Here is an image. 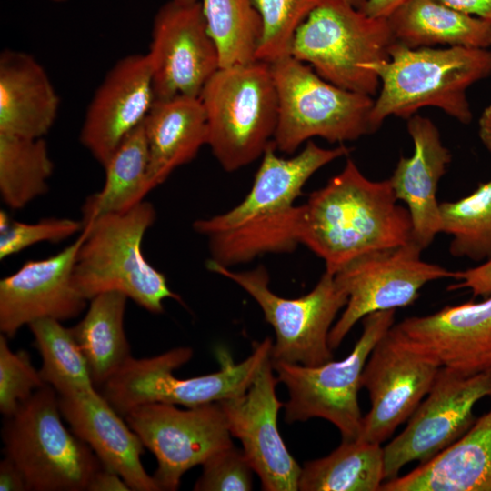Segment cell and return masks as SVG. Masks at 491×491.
<instances>
[{"mask_svg": "<svg viewBox=\"0 0 491 491\" xmlns=\"http://www.w3.org/2000/svg\"><path fill=\"white\" fill-rule=\"evenodd\" d=\"M274 142L262 155L251 190L229 211L193 224L195 232L212 237L219 259L233 266L266 253L293 251L299 243L300 205L294 203L307 180L330 162L347 155L343 144L324 148L308 141L291 158L279 157Z\"/></svg>", "mask_w": 491, "mask_h": 491, "instance_id": "6da1fadb", "label": "cell"}, {"mask_svg": "<svg viewBox=\"0 0 491 491\" xmlns=\"http://www.w3.org/2000/svg\"><path fill=\"white\" fill-rule=\"evenodd\" d=\"M298 237L334 275L366 253L411 241L412 222L389 178L371 180L348 158L300 205Z\"/></svg>", "mask_w": 491, "mask_h": 491, "instance_id": "7a4b0ae2", "label": "cell"}, {"mask_svg": "<svg viewBox=\"0 0 491 491\" xmlns=\"http://www.w3.org/2000/svg\"><path fill=\"white\" fill-rule=\"evenodd\" d=\"M368 69L380 82L371 112L375 132L390 116L407 120L425 107L438 108L466 125L473 118L466 93L491 75V49L411 48L395 42L388 59Z\"/></svg>", "mask_w": 491, "mask_h": 491, "instance_id": "3957f363", "label": "cell"}, {"mask_svg": "<svg viewBox=\"0 0 491 491\" xmlns=\"http://www.w3.org/2000/svg\"><path fill=\"white\" fill-rule=\"evenodd\" d=\"M156 217L152 204L142 201L125 212L103 215L85 225V239L78 250L73 284L90 301L110 291L125 294L153 314L164 312L163 302L182 303L165 276L145 257L142 243Z\"/></svg>", "mask_w": 491, "mask_h": 491, "instance_id": "277c9868", "label": "cell"}, {"mask_svg": "<svg viewBox=\"0 0 491 491\" xmlns=\"http://www.w3.org/2000/svg\"><path fill=\"white\" fill-rule=\"evenodd\" d=\"M199 99L206 115L207 145L225 171L262 157L273 142L278 115L269 64L255 60L220 67Z\"/></svg>", "mask_w": 491, "mask_h": 491, "instance_id": "5b68a950", "label": "cell"}, {"mask_svg": "<svg viewBox=\"0 0 491 491\" xmlns=\"http://www.w3.org/2000/svg\"><path fill=\"white\" fill-rule=\"evenodd\" d=\"M270 337L258 343L253 353L240 363L219 355L218 371L180 378L174 371L193 356L191 347H175L160 355L127 362L101 387L100 393L123 417L133 408L152 403L195 407L244 394L263 364L270 358Z\"/></svg>", "mask_w": 491, "mask_h": 491, "instance_id": "8992f818", "label": "cell"}, {"mask_svg": "<svg viewBox=\"0 0 491 491\" xmlns=\"http://www.w3.org/2000/svg\"><path fill=\"white\" fill-rule=\"evenodd\" d=\"M394 43L387 19L323 0L298 27L291 55L329 83L373 97L380 82L368 66L388 59Z\"/></svg>", "mask_w": 491, "mask_h": 491, "instance_id": "52a82bcc", "label": "cell"}, {"mask_svg": "<svg viewBox=\"0 0 491 491\" xmlns=\"http://www.w3.org/2000/svg\"><path fill=\"white\" fill-rule=\"evenodd\" d=\"M56 391L46 385L5 417V456L22 471L29 491H85L101 462L62 421Z\"/></svg>", "mask_w": 491, "mask_h": 491, "instance_id": "ba28073f", "label": "cell"}, {"mask_svg": "<svg viewBox=\"0 0 491 491\" xmlns=\"http://www.w3.org/2000/svg\"><path fill=\"white\" fill-rule=\"evenodd\" d=\"M269 65L278 101L277 150L292 154L312 137L343 144L375 132L372 96L329 83L292 55Z\"/></svg>", "mask_w": 491, "mask_h": 491, "instance_id": "9c48e42d", "label": "cell"}, {"mask_svg": "<svg viewBox=\"0 0 491 491\" xmlns=\"http://www.w3.org/2000/svg\"><path fill=\"white\" fill-rule=\"evenodd\" d=\"M395 315L396 309H390L365 316L359 339L340 361L314 366L271 361L288 392L285 422L323 418L338 429L342 441L358 439L364 417L358 404L363 370L374 346L394 325Z\"/></svg>", "mask_w": 491, "mask_h": 491, "instance_id": "30bf717a", "label": "cell"}, {"mask_svg": "<svg viewBox=\"0 0 491 491\" xmlns=\"http://www.w3.org/2000/svg\"><path fill=\"white\" fill-rule=\"evenodd\" d=\"M206 266L236 283L258 304L276 334L271 361L314 366L334 360L328 336L348 296L333 274L325 271L306 295L286 298L269 288V276L264 266L235 272L211 259Z\"/></svg>", "mask_w": 491, "mask_h": 491, "instance_id": "8fae6325", "label": "cell"}, {"mask_svg": "<svg viewBox=\"0 0 491 491\" xmlns=\"http://www.w3.org/2000/svg\"><path fill=\"white\" fill-rule=\"evenodd\" d=\"M423 249L413 240L366 253L334 274L348 299L333 325L328 344L337 348L352 327L369 314L406 307L433 281L456 277V272L424 261Z\"/></svg>", "mask_w": 491, "mask_h": 491, "instance_id": "7c38bea8", "label": "cell"}, {"mask_svg": "<svg viewBox=\"0 0 491 491\" xmlns=\"http://www.w3.org/2000/svg\"><path fill=\"white\" fill-rule=\"evenodd\" d=\"M125 419L156 458L153 477L160 491L177 490L185 472L233 446L218 402L186 409L145 404L133 408Z\"/></svg>", "mask_w": 491, "mask_h": 491, "instance_id": "4fadbf2b", "label": "cell"}, {"mask_svg": "<svg viewBox=\"0 0 491 491\" xmlns=\"http://www.w3.org/2000/svg\"><path fill=\"white\" fill-rule=\"evenodd\" d=\"M427 395L406 427L383 447L385 481L410 462L430 460L470 428L475 405L491 396V366L470 375L441 367Z\"/></svg>", "mask_w": 491, "mask_h": 491, "instance_id": "5bb4252c", "label": "cell"}, {"mask_svg": "<svg viewBox=\"0 0 491 491\" xmlns=\"http://www.w3.org/2000/svg\"><path fill=\"white\" fill-rule=\"evenodd\" d=\"M393 326L374 346L361 377L370 409L363 417L358 439L371 443H383L410 418L441 368L404 340Z\"/></svg>", "mask_w": 491, "mask_h": 491, "instance_id": "9a60e30c", "label": "cell"}, {"mask_svg": "<svg viewBox=\"0 0 491 491\" xmlns=\"http://www.w3.org/2000/svg\"><path fill=\"white\" fill-rule=\"evenodd\" d=\"M147 55L154 100L199 97L220 68L219 51L208 33L201 2L185 5L171 0L163 5L154 19Z\"/></svg>", "mask_w": 491, "mask_h": 491, "instance_id": "2e32d148", "label": "cell"}, {"mask_svg": "<svg viewBox=\"0 0 491 491\" xmlns=\"http://www.w3.org/2000/svg\"><path fill=\"white\" fill-rule=\"evenodd\" d=\"M278 379L267 359L247 390L218 402L232 436L238 438L265 491L298 490L302 467L286 448L277 427L284 404L276 393Z\"/></svg>", "mask_w": 491, "mask_h": 491, "instance_id": "e0dca14e", "label": "cell"}, {"mask_svg": "<svg viewBox=\"0 0 491 491\" xmlns=\"http://www.w3.org/2000/svg\"><path fill=\"white\" fill-rule=\"evenodd\" d=\"M84 230L75 241L57 254L27 260L0 280V331L8 338L35 320L65 321L78 316L87 300L75 289L73 272Z\"/></svg>", "mask_w": 491, "mask_h": 491, "instance_id": "ac0fdd59", "label": "cell"}, {"mask_svg": "<svg viewBox=\"0 0 491 491\" xmlns=\"http://www.w3.org/2000/svg\"><path fill=\"white\" fill-rule=\"evenodd\" d=\"M154 103L153 72L147 54L129 55L107 72L95 91L80 132L82 145L104 167Z\"/></svg>", "mask_w": 491, "mask_h": 491, "instance_id": "d6986e66", "label": "cell"}, {"mask_svg": "<svg viewBox=\"0 0 491 491\" xmlns=\"http://www.w3.org/2000/svg\"><path fill=\"white\" fill-rule=\"evenodd\" d=\"M393 327L441 367L470 375L491 366V296L406 317Z\"/></svg>", "mask_w": 491, "mask_h": 491, "instance_id": "ffe728a7", "label": "cell"}, {"mask_svg": "<svg viewBox=\"0 0 491 491\" xmlns=\"http://www.w3.org/2000/svg\"><path fill=\"white\" fill-rule=\"evenodd\" d=\"M414 151L401 156L389 178L398 200L406 205L412 222V240L423 250L441 233L436 192L452 160L434 122L416 114L407 119Z\"/></svg>", "mask_w": 491, "mask_h": 491, "instance_id": "44dd1931", "label": "cell"}, {"mask_svg": "<svg viewBox=\"0 0 491 491\" xmlns=\"http://www.w3.org/2000/svg\"><path fill=\"white\" fill-rule=\"evenodd\" d=\"M58 398L63 418L103 466L119 474L132 491H160L142 464V440L98 390Z\"/></svg>", "mask_w": 491, "mask_h": 491, "instance_id": "7402d4cb", "label": "cell"}, {"mask_svg": "<svg viewBox=\"0 0 491 491\" xmlns=\"http://www.w3.org/2000/svg\"><path fill=\"white\" fill-rule=\"evenodd\" d=\"M380 490L491 491V408L450 446Z\"/></svg>", "mask_w": 491, "mask_h": 491, "instance_id": "603a6c76", "label": "cell"}, {"mask_svg": "<svg viewBox=\"0 0 491 491\" xmlns=\"http://www.w3.org/2000/svg\"><path fill=\"white\" fill-rule=\"evenodd\" d=\"M59 96L44 67L25 52L0 55V133L43 138L55 122Z\"/></svg>", "mask_w": 491, "mask_h": 491, "instance_id": "cb8c5ba5", "label": "cell"}, {"mask_svg": "<svg viewBox=\"0 0 491 491\" xmlns=\"http://www.w3.org/2000/svg\"><path fill=\"white\" fill-rule=\"evenodd\" d=\"M148 154V177L154 188L179 166L191 162L207 145V121L196 96L154 100L143 121Z\"/></svg>", "mask_w": 491, "mask_h": 491, "instance_id": "d4e9b609", "label": "cell"}, {"mask_svg": "<svg viewBox=\"0 0 491 491\" xmlns=\"http://www.w3.org/2000/svg\"><path fill=\"white\" fill-rule=\"evenodd\" d=\"M387 22L395 42L411 48L491 47V23L438 0H408Z\"/></svg>", "mask_w": 491, "mask_h": 491, "instance_id": "484cf974", "label": "cell"}, {"mask_svg": "<svg viewBox=\"0 0 491 491\" xmlns=\"http://www.w3.org/2000/svg\"><path fill=\"white\" fill-rule=\"evenodd\" d=\"M127 299L116 291L99 294L90 300L83 319L71 327L99 389L132 357L124 328Z\"/></svg>", "mask_w": 491, "mask_h": 491, "instance_id": "4316f807", "label": "cell"}, {"mask_svg": "<svg viewBox=\"0 0 491 491\" xmlns=\"http://www.w3.org/2000/svg\"><path fill=\"white\" fill-rule=\"evenodd\" d=\"M148 165V147L142 123L124 139L104 166V185L90 195L82 206L83 225L105 215L125 212L144 201L153 190Z\"/></svg>", "mask_w": 491, "mask_h": 491, "instance_id": "83f0119b", "label": "cell"}, {"mask_svg": "<svg viewBox=\"0 0 491 491\" xmlns=\"http://www.w3.org/2000/svg\"><path fill=\"white\" fill-rule=\"evenodd\" d=\"M385 482L384 448L361 439L342 441L328 456L307 461L301 491H379Z\"/></svg>", "mask_w": 491, "mask_h": 491, "instance_id": "f1b7e54d", "label": "cell"}, {"mask_svg": "<svg viewBox=\"0 0 491 491\" xmlns=\"http://www.w3.org/2000/svg\"><path fill=\"white\" fill-rule=\"evenodd\" d=\"M54 163L43 138L0 133V196L19 210L48 191Z\"/></svg>", "mask_w": 491, "mask_h": 491, "instance_id": "f546056e", "label": "cell"}, {"mask_svg": "<svg viewBox=\"0 0 491 491\" xmlns=\"http://www.w3.org/2000/svg\"><path fill=\"white\" fill-rule=\"evenodd\" d=\"M28 326L42 358L40 375L58 396L97 390L71 327L53 318L38 319Z\"/></svg>", "mask_w": 491, "mask_h": 491, "instance_id": "4dcf8cb0", "label": "cell"}, {"mask_svg": "<svg viewBox=\"0 0 491 491\" xmlns=\"http://www.w3.org/2000/svg\"><path fill=\"white\" fill-rule=\"evenodd\" d=\"M208 33L220 55V67L256 60L261 18L252 0H201Z\"/></svg>", "mask_w": 491, "mask_h": 491, "instance_id": "1f68e13d", "label": "cell"}, {"mask_svg": "<svg viewBox=\"0 0 491 491\" xmlns=\"http://www.w3.org/2000/svg\"><path fill=\"white\" fill-rule=\"evenodd\" d=\"M441 233L452 235L450 254L481 261L491 257V179L469 195L439 203Z\"/></svg>", "mask_w": 491, "mask_h": 491, "instance_id": "d6a6232c", "label": "cell"}, {"mask_svg": "<svg viewBox=\"0 0 491 491\" xmlns=\"http://www.w3.org/2000/svg\"><path fill=\"white\" fill-rule=\"evenodd\" d=\"M322 1L252 0L262 23L256 60L271 64L291 55L298 27Z\"/></svg>", "mask_w": 491, "mask_h": 491, "instance_id": "836d02e7", "label": "cell"}, {"mask_svg": "<svg viewBox=\"0 0 491 491\" xmlns=\"http://www.w3.org/2000/svg\"><path fill=\"white\" fill-rule=\"evenodd\" d=\"M0 335V412L12 416L35 391L46 386L26 350L13 351Z\"/></svg>", "mask_w": 491, "mask_h": 491, "instance_id": "e575fe53", "label": "cell"}, {"mask_svg": "<svg viewBox=\"0 0 491 491\" xmlns=\"http://www.w3.org/2000/svg\"><path fill=\"white\" fill-rule=\"evenodd\" d=\"M84 228L82 221L71 218L48 217L36 223L13 221L0 213V259L20 253L37 243L62 242Z\"/></svg>", "mask_w": 491, "mask_h": 491, "instance_id": "d590c367", "label": "cell"}, {"mask_svg": "<svg viewBox=\"0 0 491 491\" xmlns=\"http://www.w3.org/2000/svg\"><path fill=\"white\" fill-rule=\"evenodd\" d=\"M193 489L195 491H249L253 489V468L243 450L233 446L211 456Z\"/></svg>", "mask_w": 491, "mask_h": 491, "instance_id": "8d00e7d4", "label": "cell"}, {"mask_svg": "<svg viewBox=\"0 0 491 491\" xmlns=\"http://www.w3.org/2000/svg\"><path fill=\"white\" fill-rule=\"evenodd\" d=\"M455 280L456 282L450 285L447 287L448 290L466 288L472 292L474 296H490L491 257L476 267L456 272Z\"/></svg>", "mask_w": 491, "mask_h": 491, "instance_id": "74e56055", "label": "cell"}, {"mask_svg": "<svg viewBox=\"0 0 491 491\" xmlns=\"http://www.w3.org/2000/svg\"><path fill=\"white\" fill-rule=\"evenodd\" d=\"M87 491H130L123 477L114 470L101 465L92 475Z\"/></svg>", "mask_w": 491, "mask_h": 491, "instance_id": "f35d334b", "label": "cell"}, {"mask_svg": "<svg viewBox=\"0 0 491 491\" xmlns=\"http://www.w3.org/2000/svg\"><path fill=\"white\" fill-rule=\"evenodd\" d=\"M0 490L29 491L22 471L5 456L0 462Z\"/></svg>", "mask_w": 491, "mask_h": 491, "instance_id": "ab89813d", "label": "cell"}, {"mask_svg": "<svg viewBox=\"0 0 491 491\" xmlns=\"http://www.w3.org/2000/svg\"><path fill=\"white\" fill-rule=\"evenodd\" d=\"M464 14L491 23V0H438Z\"/></svg>", "mask_w": 491, "mask_h": 491, "instance_id": "60d3db41", "label": "cell"}, {"mask_svg": "<svg viewBox=\"0 0 491 491\" xmlns=\"http://www.w3.org/2000/svg\"><path fill=\"white\" fill-rule=\"evenodd\" d=\"M408 0H366L360 9L373 18L387 19L398 7Z\"/></svg>", "mask_w": 491, "mask_h": 491, "instance_id": "b9f144b4", "label": "cell"}, {"mask_svg": "<svg viewBox=\"0 0 491 491\" xmlns=\"http://www.w3.org/2000/svg\"><path fill=\"white\" fill-rule=\"evenodd\" d=\"M478 136L491 154V104L484 109L478 119Z\"/></svg>", "mask_w": 491, "mask_h": 491, "instance_id": "7bdbcfd3", "label": "cell"}, {"mask_svg": "<svg viewBox=\"0 0 491 491\" xmlns=\"http://www.w3.org/2000/svg\"><path fill=\"white\" fill-rule=\"evenodd\" d=\"M336 1L344 3L346 5H348L356 8H360L366 0H336Z\"/></svg>", "mask_w": 491, "mask_h": 491, "instance_id": "ee69618b", "label": "cell"}, {"mask_svg": "<svg viewBox=\"0 0 491 491\" xmlns=\"http://www.w3.org/2000/svg\"><path fill=\"white\" fill-rule=\"evenodd\" d=\"M177 3H180V4H185V5H188V4H194V3H197V2H200L201 0H174Z\"/></svg>", "mask_w": 491, "mask_h": 491, "instance_id": "f6af8a7d", "label": "cell"}, {"mask_svg": "<svg viewBox=\"0 0 491 491\" xmlns=\"http://www.w3.org/2000/svg\"><path fill=\"white\" fill-rule=\"evenodd\" d=\"M52 1H55V2H64V1H66V0H52Z\"/></svg>", "mask_w": 491, "mask_h": 491, "instance_id": "bcb514c9", "label": "cell"}]
</instances>
